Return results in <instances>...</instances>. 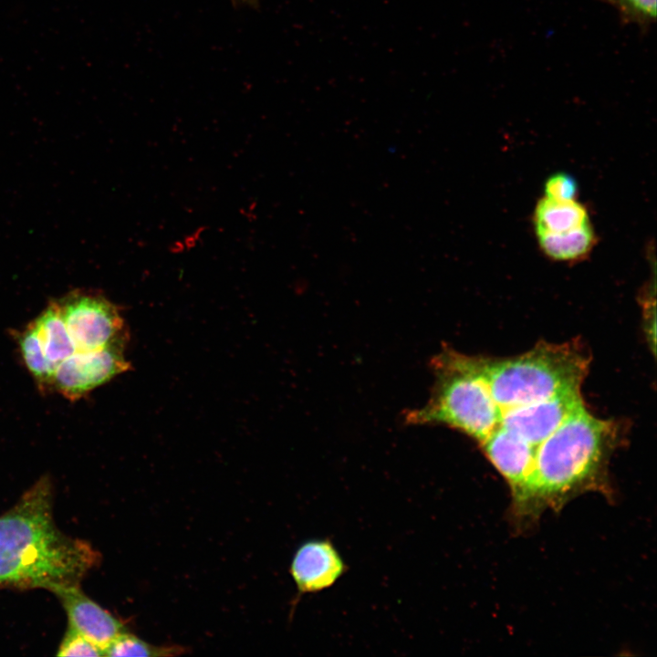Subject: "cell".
<instances>
[{"label": "cell", "mask_w": 657, "mask_h": 657, "mask_svg": "<svg viewBox=\"0 0 657 657\" xmlns=\"http://www.w3.org/2000/svg\"><path fill=\"white\" fill-rule=\"evenodd\" d=\"M541 251L557 261L572 262L589 256L597 238L589 223L560 234L537 235Z\"/></svg>", "instance_id": "13"}, {"label": "cell", "mask_w": 657, "mask_h": 657, "mask_svg": "<svg viewBox=\"0 0 657 657\" xmlns=\"http://www.w3.org/2000/svg\"><path fill=\"white\" fill-rule=\"evenodd\" d=\"M610 424L582 407L536 448L532 469L513 506L521 516L559 507L598 482Z\"/></svg>", "instance_id": "2"}, {"label": "cell", "mask_w": 657, "mask_h": 657, "mask_svg": "<svg viewBox=\"0 0 657 657\" xmlns=\"http://www.w3.org/2000/svg\"><path fill=\"white\" fill-rule=\"evenodd\" d=\"M545 196L561 200H576L578 184L576 180L565 172H558L549 176L544 185Z\"/></svg>", "instance_id": "18"}, {"label": "cell", "mask_w": 657, "mask_h": 657, "mask_svg": "<svg viewBox=\"0 0 657 657\" xmlns=\"http://www.w3.org/2000/svg\"><path fill=\"white\" fill-rule=\"evenodd\" d=\"M18 344L23 360L39 388L50 389L57 366L46 356L33 322L20 333Z\"/></svg>", "instance_id": "14"}, {"label": "cell", "mask_w": 657, "mask_h": 657, "mask_svg": "<svg viewBox=\"0 0 657 657\" xmlns=\"http://www.w3.org/2000/svg\"><path fill=\"white\" fill-rule=\"evenodd\" d=\"M232 2L235 5L255 6L256 5L257 0H232Z\"/></svg>", "instance_id": "19"}, {"label": "cell", "mask_w": 657, "mask_h": 657, "mask_svg": "<svg viewBox=\"0 0 657 657\" xmlns=\"http://www.w3.org/2000/svg\"><path fill=\"white\" fill-rule=\"evenodd\" d=\"M56 594L67 611L69 627L97 645L103 654L109 644L126 631L120 620L87 597L79 586L62 589Z\"/></svg>", "instance_id": "9"}, {"label": "cell", "mask_w": 657, "mask_h": 657, "mask_svg": "<svg viewBox=\"0 0 657 657\" xmlns=\"http://www.w3.org/2000/svg\"><path fill=\"white\" fill-rule=\"evenodd\" d=\"M434 384L428 402L406 414L411 424H443L483 442L500 424L484 359L443 349L432 360Z\"/></svg>", "instance_id": "3"}, {"label": "cell", "mask_w": 657, "mask_h": 657, "mask_svg": "<svg viewBox=\"0 0 657 657\" xmlns=\"http://www.w3.org/2000/svg\"><path fill=\"white\" fill-rule=\"evenodd\" d=\"M589 222L586 207L576 200L561 201L543 196L533 214L536 235L565 233Z\"/></svg>", "instance_id": "11"}, {"label": "cell", "mask_w": 657, "mask_h": 657, "mask_svg": "<svg viewBox=\"0 0 657 657\" xmlns=\"http://www.w3.org/2000/svg\"><path fill=\"white\" fill-rule=\"evenodd\" d=\"M58 656H104L92 641L69 627L57 653Z\"/></svg>", "instance_id": "17"}, {"label": "cell", "mask_w": 657, "mask_h": 657, "mask_svg": "<svg viewBox=\"0 0 657 657\" xmlns=\"http://www.w3.org/2000/svg\"><path fill=\"white\" fill-rule=\"evenodd\" d=\"M481 443L489 460L509 484L512 498H516L532 469L537 447L501 426Z\"/></svg>", "instance_id": "10"}, {"label": "cell", "mask_w": 657, "mask_h": 657, "mask_svg": "<svg viewBox=\"0 0 657 657\" xmlns=\"http://www.w3.org/2000/svg\"><path fill=\"white\" fill-rule=\"evenodd\" d=\"M582 407L580 392L574 391L509 408L502 412L499 426L537 447Z\"/></svg>", "instance_id": "7"}, {"label": "cell", "mask_w": 657, "mask_h": 657, "mask_svg": "<svg viewBox=\"0 0 657 657\" xmlns=\"http://www.w3.org/2000/svg\"><path fill=\"white\" fill-rule=\"evenodd\" d=\"M179 645L156 646L124 631L105 649L104 656H174L184 653Z\"/></svg>", "instance_id": "15"}, {"label": "cell", "mask_w": 657, "mask_h": 657, "mask_svg": "<svg viewBox=\"0 0 657 657\" xmlns=\"http://www.w3.org/2000/svg\"><path fill=\"white\" fill-rule=\"evenodd\" d=\"M589 359L577 344H537L518 357L489 360L485 371L501 413L512 407L579 391Z\"/></svg>", "instance_id": "4"}, {"label": "cell", "mask_w": 657, "mask_h": 657, "mask_svg": "<svg viewBox=\"0 0 657 657\" xmlns=\"http://www.w3.org/2000/svg\"><path fill=\"white\" fill-rule=\"evenodd\" d=\"M77 350L125 347V322L119 308L102 294L75 290L56 301Z\"/></svg>", "instance_id": "5"}, {"label": "cell", "mask_w": 657, "mask_h": 657, "mask_svg": "<svg viewBox=\"0 0 657 657\" xmlns=\"http://www.w3.org/2000/svg\"><path fill=\"white\" fill-rule=\"evenodd\" d=\"M33 324L46 356L56 366L76 351L56 301H51Z\"/></svg>", "instance_id": "12"}, {"label": "cell", "mask_w": 657, "mask_h": 657, "mask_svg": "<svg viewBox=\"0 0 657 657\" xmlns=\"http://www.w3.org/2000/svg\"><path fill=\"white\" fill-rule=\"evenodd\" d=\"M614 7L623 20L640 26L653 22L656 16V0H603Z\"/></svg>", "instance_id": "16"}, {"label": "cell", "mask_w": 657, "mask_h": 657, "mask_svg": "<svg viewBox=\"0 0 657 657\" xmlns=\"http://www.w3.org/2000/svg\"><path fill=\"white\" fill-rule=\"evenodd\" d=\"M346 564L328 539H311L296 550L290 573L298 594L323 591L335 585L346 571Z\"/></svg>", "instance_id": "8"}, {"label": "cell", "mask_w": 657, "mask_h": 657, "mask_svg": "<svg viewBox=\"0 0 657 657\" xmlns=\"http://www.w3.org/2000/svg\"><path fill=\"white\" fill-rule=\"evenodd\" d=\"M124 347L77 350L56 367L51 388L69 400H77L93 389L130 370Z\"/></svg>", "instance_id": "6"}, {"label": "cell", "mask_w": 657, "mask_h": 657, "mask_svg": "<svg viewBox=\"0 0 657 657\" xmlns=\"http://www.w3.org/2000/svg\"><path fill=\"white\" fill-rule=\"evenodd\" d=\"M100 561L87 541L61 532L53 517V489L43 476L0 516V589L74 586Z\"/></svg>", "instance_id": "1"}]
</instances>
